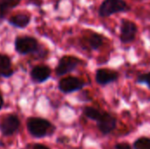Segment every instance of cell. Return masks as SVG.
I'll list each match as a JSON object with an SVG mask.
<instances>
[{"instance_id": "cell-9", "label": "cell", "mask_w": 150, "mask_h": 149, "mask_svg": "<svg viewBox=\"0 0 150 149\" xmlns=\"http://www.w3.org/2000/svg\"><path fill=\"white\" fill-rule=\"evenodd\" d=\"M20 121L14 114L5 116L0 122V131L4 136H11L19 128Z\"/></svg>"}, {"instance_id": "cell-20", "label": "cell", "mask_w": 150, "mask_h": 149, "mask_svg": "<svg viewBox=\"0 0 150 149\" xmlns=\"http://www.w3.org/2000/svg\"><path fill=\"white\" fill-rule=\"evenodd\" d=\"M33 149H50L48 147L45 146V145H42V144H35L33 146Z\"/></svg>"}, {"instance_id": "cell-8", "label": "cell", "mask_w": 150, "mask_h": 149, "mask_svg": "<svg viewBox=\"0 0 150 149\" xmlns=\"http://www.w3.org/2000/svg\"><path fill=\"white\" fill-rule=\"evenodd\" d=\"M119 77L120 74L116 70L110 68H98L95 73V81L102 87L117 82Z\"/></svg>"}, {"instance_id": "cell-1", "label": "cell", "mask_w": 150, "mask_h": 149, "mask_svg": "<svg viewBox=\"0 0 150 149\" xmlns=\"http://www.w3.org/2000/svg\"><path fill=\"white\" fill-rule=\"evenodd\" d=\"M26 127L32 136L37 139L43 138L53 133L54 127L50 121L41 118H30L26 121Z\"/></svg>"}, {"instance_id": "cell-17", "label": "cell", "mask_w": 150, "mask_h": 149, "mask_svg": "<svg viewBox=\"0 0 150 149\" xmlns=\"http://www.w3.org/2000/svg\"><path fill=\"white\" fill-rule=\"evenodd\" d=\"M9 9L10 8H9V6L7 4H5L4 3L0 1V18H4L5 17V15L7 14Z\"/></svg>"}, {"instance_id": "cell-21", "label": "cell", "mask_w": 150, "mask_h": 149, "mask_svg": "<svg viewBox=\"0 0 150 149\" xmlns=\"http://www.w3.org/2000/svg\"><path fill=\"white\" fill-rule=\"evenodd\" d=\"M3 105H4V99H3L2 96L0 95V110H1L2 107H3Z\"/></svg>"}, {"instance_id": "cell-12", "label": "cell", "mask_w": 150, "mask_h": 149, "mask_svg": "<svg viewBox=\"0 0 150 149\" xmlns=\"http://www.w3.org/2000/svg\"><path fill=\"white\" fill-rule=\"evenodd\" d=\"M31 17L28 14L19 13L16 14L9 18V24L17 28H25L30 23Z\"/></svg>"}, {"instance_id": "cell-10", "label": "cell", "mask_w": 150, "mask_h": 149, "mask_svg": "<svg viewBox=\"0 0 150 149\" xmlns=\"http://www.w3.org/2000/svg\"><path fill=\"white\" fill-rule=\"evenodd\" d=\"M51 76V68L46 65H38L33 68L31 71V77L33 82L41 83L49 79Z\"/></svg>"}, {"instance_id": "cell-13", "label": "cell", "mask_w": 150, "mask_h": 149, "mask_svg": "<svg viewBox=\"0 0 150 149\" xmlns=\"http://www.w3.org/2000/svg\"><path fill=\"white\" fill-rule=\"evenodd\" d=\"M14 74L11 68V59L4 54H0V75L5 78L11 76Z\"/></svg>"}, {"instance_id": "cell-2", "label": "cell", "mask_w": 150, "mask_h": 149, "mask_svg": "<svg viewBox=\"0 0 150 149\" xmlns=\"http://www.w3.org/2000/svg\"><path fill=\"white\" fill-rule=\"evenodd\" d=\"M130 10V6L125 0H104L98 8V15L101 18H108L113 14L127 12Z\"/></svg>"}, {"instance_id": "cell-4", "label": "cell", "mask_w": 150, "mask_h": 149, "mask_svg": "<svg viewBox=\"0 0 150 149\" xmlns=\"http://www.w3.org/2000/svg\"><path fill=\"white\" fill-rule=\"evenodd\" d=\"M82 63L83 61L76 56L63 55L58 61V64L55 68V74L57 76H65L76 70L77 67Z\"/></svg>"}, {"instance_id": "cell-11", "label": "cell", "mask_w": 150, "mask_h": 149, "mask_svg": "<svg viewBox=\"0 0 150 149\" xmlns=\"http://www.w3.org/2000/svg\"><path fill=\"white\" fill-rule=\"evenodd\" d=\"M86 40V45L89 49L91 50H98L105 42V37L102 34L93 32L89 37L85 39Z\"/></svg>"}, {"instance_id": "cell-7", "label": "cell", "mask_w": 150, "mask_h": 149, "mask_svg": "<svg viewBox=\"0 0 150 149\" xmlns=\"http://www.w3.org/2000/svg\"><path fill=\"white\" fill-rule=\"evenodd\" d=\"M96 123L98 131L103 135L112 133L117 127V119L111 113L105 111H102V113Z\"/></svg>"}, {"instance_id": "cell-22", "label": "cell", "mask_w": 150, "mask_h": 149, "mask_svg": "<svg viewBox=\"0 0 150 149\" xmlns=\"http://www.w3.org/2000/svg\"><path fill=\"white\" fill-rule=\"evenodd\" d=\"M0 76H1V75H0Z\"/></svg>"}, {"instance_id": "cell-5", "label": "cell", "mask_w": 150, "mask_h": 149, "mask_svg": "<svg viewBox=\"0 0 150 149\" xmlns=\"http://www.w3.org/2000/svg\"><path fill=\"white\" fill-rule=\"evenodd\" d=\"M138 32L137 25L129 19H122L120 27V40L122 44H129L133 42Z\"/></svg>"}, {"instance_id": "cell-18", "label": "cell", "mask_w": 150, "mask_h": 149, "mask_svg": "<svg viewBox=\"0 0 150 149\" xmlns=\"http://www.w3.org/2000/svg\"><path fill=\"white\" fill-rule=\"evenodd\" d=\"M0 1H2L3 3H4L5 4H7L10 9L17 6L21 2V0H0Z\"/></svg>"}, {"instance_id": "cell-16", "label": "cell", "mask_w": 150, "mask_h": 149, "mask_svg": "<svg viewBox=\"0 0 150 149\" xmlns=\"http://www.w3.org/2000/svg\"><path fill=\"white\" fill-rule=\"evenodd\" d=\"M135 82L139 84H145L149 89H150V72L139 75L136 77Z\"/></svg>"}, {"instance_id": "cell-6", "label": "cell", "mask_w": 150, "mask_h": 149, "mask_svg": "<svg viewBox=\"0 0 150 149\" xmlns=\"http://www.w3.org/2000/svg\"><path fill=\"white\" fill-rule=\"evenodd\" d=\"M85 85L86 83L81 78L76 76H67L59 81L58 88L61 92L64 94H70L81 90Z\"/></svg>"}, {"instance_id": "cell-14", "label": "cell", "mask_w": 150, "mask_h": 149, "mask_svg": "<svg viewBox=\"0 0 150 149\" xmlns=\"http://www.w3.org/2000/svg\"><path fill=\"white\" fill-rule=\"evenodd\" d=\"M83 113L87 119L96 122L98 119V118L100 117V115L102 113V111H100V110H98L97 108H94L92 106H86V107L83 108Z\"/></svg>"}, {"instance_id": "cell-3", "label": "cell", "mask_w": 150, "mask_h": 149, "mask_svg": "<svg viewBox=\"0 0 150 149\" xmlns=\"http://www.w3.org/2000/svg\"><path fill=\"white\" fill-rule=\"evenodd\" d=\"M40 49L41 47H40L38 40L33 37L23 36L17 37L15 40V50L19 54L24 55L29 54H35L40 52Z\"/></svg>"}, {"instance_id": "cell-15", "label": "cell", "mask_w": 150, "mask_h": 149, "mask_svg": "<svg viewBox=\"0 0 150 149\" xmlns=\"http://www.w3.org/2000/svg\"><path fill=\"white\" fill-rule=\"evenodd\" d=\"M134 149H150V138L149 137H140L134 141L133 144Z\"/></svg>"}, {"instance_id": "cell-19", "label": "cell", "mask_w": 150, "mask_h": 149, "mask_svg": "<svg viewBox=\"0 0 150 149\" xmlns=\"http://www.w3.org/2000/svg\"><path fill=\"white\" fill-rule=\"evenodd\" d=\"M113 149H133L132 147L127 143V142H120V143H117L116 145H114Z\"/></svg>"}]
</instances>
